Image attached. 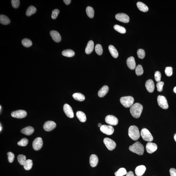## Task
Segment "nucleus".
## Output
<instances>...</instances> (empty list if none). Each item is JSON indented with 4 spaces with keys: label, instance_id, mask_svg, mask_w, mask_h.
Returning a JSON list of instances; mask_svg holds the SVG:
<instances>
[{
    "label": "nucleus",
    "instance_id": "nucleus-38",
    "mask_svg": "<svg viewBox=\"0 0 176 176\" xmlns=\"http://www.w3.org/2000/svg\"><path fill=\"white\" fill-rule=\"evenodd\" d=\"M95 50L98 55H102L103 53V49L102 45L100 44H97L95 46Z\"/></svg>",
    "mask_w": 176,
    "mask_h": 176
},
{
    "label": "nucleus",
    "instance_id": "nucleus-34",
    "mask_svg": "<svg viewBox=\"0 0 176 176\" xmlns=\"http://www.w3.org/2000/svg\"><path fill=\"white\" fill-rule=\"evenodd\" d=\"M114 29L117 31V32L122 34L126 33V30L124 27L122 26L118 25H115L114 27Z\"/></svg>",
    "mask_w": 176,
    "mask_h": 176
},
{
    "label": "nucleus",
    "instance_id": "nucleus-47",
    "mask_svg": "<svg viewBox=\"0 0 176 176\" xmlns=\"http://www.w3.org/2000/svg\"><path fill=\"white\" fill-rule=\"evenodd\" d=\"M170 176H176V169L174 168H171L169 169Z\"/></svg>",
    "mask_w": 176,
    "mask_h": 176
},
{
    "label": "nucleus",
    "instance_id": "nucleus-50",
    "mask_svg": "<svg viewBox=\"0 0 176 176\" xmlns=\"http://www.w3.org/2000/svg\"><path fill=\"white\" fill-rule=\"evenodd\" d=\"M173 92L176 94V86L173 89Z\"/></svg>",
    "mask_w": 176,
    "mask_h": 176
},
{
    "label": "nucleus",
    "instance_id": "nucleus-48",
    "mask_svg": "<svg viewBox=\"0 0 176 176\" xmlns=\"http://www.w3.org/2000/svg\"><path fill=\"white\" fill-rule=\"evenodd\" d=\"M126 176H134V174L132 171H130L127 172Z\"/></svg>",
    "mask_w": 176,
    "mask_h": 176
},
{
    "label": "nucleus",
    "instance_id": "nucleus-11",
    "mask_svg": "<svg viewBox=\"0 0 176 176\" xmlns=\"http://www.w3.org/2000/svg\"><path fill=\"white\" fill-rule=\"evenodd\" d=\"M27 115V112L23 110H18L13 112L11 113L12 117L17 118H24Z\"/></svg>",
    "mask_w": 176,
    "mask_h": 176
},
{
    "label": "nucleus",
    "instance_id": "nucleus-14",
    "mask_svg": "<svg viewBox=\"0 0 176 176\" xmlns=\"http://www.w3.org/2000/svg\"><path fill=\"white\" fill-rule=\"evenodd\" d=\"M63 110L67 117L70 118H73L74 116L73 111L70 105L65 104L63 106Z\"/></svg>",
    "mask_w": 176,
    "mask_h": 176
},
{
    "label": "nucleus",
    "instance_id": "nucleus-10",
    "mask_svg": "<svg viewBox=\"0 0 176 176\" xmlns=\"http://www.w3.org/2000/svg\"><path fill=\"white\" fill-rule=\"evenodd\" d=\"M105 121L106 123L112 126L117 125L118 122V119L113 115L107 116L105 118Z\"/></svg>",
    "mask_w": 176,
    "mask_h": 176
},
{
    "label": "nucleus",
    "instance_id": "nucleus-33",
    "mask_svg": "<svg viewBox=\"0 0 176 176\" xmlns=\"http://www.w3.org/2000/svg\"><path fill=\"white\" fill-rule=\"evenodd\" d=\"M127 171L126 169L124 168H121L118 169V171L115 172V174L116 176H123L126 174Z\"/></svg>",
    "mask_w": 176,
    "mask_h": 176
},
{
    "label": "nucleus",
    "instance_id": "nucleus-43",
    "mask_svg": "<svg viewBox=\"0 0 176 176\" xmlns=\"http://www.w3.org/2000/svg\"><path fill=\"white\" fill-rule=\"evenodd\" d=\"M164 85V82L162 81H159L156 83L157 91L158 92H161L163 90V87Z\"/></svg>",
    "mask_w": 176,
    "mask_h": 176
},
{
    "label": "nucleus",
    "instance_id": "nucleus-36",
    "mask_svg": "<svg viewBox=\"0 0 176 176\" xmlns=\"http://www.w3.org/2000/svg\"><path fill=\"white\" fill-rule=\"evenodd\" d=\"M135 72L137 76H140L143 74V70L142 65H139L136 67Z\"/></svg>",
    "mask_w": 176,
    "mask_h": 176
},
{
    "label": "nucleus",
    "instance_id": "nucleus-19",
    "mask_svg": "<svg viewBox=\"0 0 176 176\" xmlns=\"http://www.w3.org/2000/svg\"><path fill=\"white\" fill-rule=\"evenodd\" d=\"M99 159L98 156L95 154H92L90 157V164L91 167H95L98 165Z\"/></svg>",
    "mask_w": 176,
    "mask_h": 176
},
{
    "label": "nucleus",
    "instance_id": "nucleus-9",
    "mask_svg": "<svg viewBox=\"0 0 176 176\" xmlns=\"http://www.w3.org/2000/svg\"><path fill=\"white\" fill-rule=\"evenodd\" d=\"M43 145V141L42 138L38 137L35 139L32 143L33 147L36 151L40 150Z\"/></svg>",
    "mask_w": 176,
    "mask_h": 176
},
{
    "label": "nucleus",
    "instance_id": "nucleus-4",
    "mask_svg": "<svg viewBox=\"0 0 176 176\" xmlns=\"http://www.w3.org/2000/svg\"><path fill=\"white\" fill-rule=\"evenodd\" d=\"M121 103L126 108H129L133 105L134 99L130 96L123 97L120 99Z\"/></svg>",
    "mask_w": 176,
    "mask_h": 176
},
{
    "label": "nucleus",
    "instance_id": "nucleus-3",
    "mask_svg": "<svg viewBox=\"0 0 176 176\" xmlns=\"http://www.w3.org/2000/svg\"><path fill=\"white\" fill-rule=\"evenodd\" d=\"M128 134L130 138L134 141H137L140 137L138 128L135 126H131L130 127L128 130Z\"/></svg>",
    "mask_w": 176,
    "mask_h": 176
},
{
    "label": "nucleus",
    "instance_id": "nucleus-6",
    "mask_svg": "<svg viewBox=\"0 0 176 176\" xmlns=\"http://www.w3.org/2000/svg\"><path fill=\"white\" fill-rule=\"evenodd\" d=\"M158 105L161 108L164 109H167L169 107L168 102L166 98L163 96L159 95L157 98Z\"/></svg>",
    "mask_w": 176,
    "mask_h": 176
},
{
    "label": "nucleus",
    "instance_id": "nucleus-7",
    "mask_svg": "<svg viewBox=\"0 0 176 176\" xmlns=\"http://www.w3.org/2000/svg\"><path fill=\"white\" fill-rule=\"evenodd\" d=\"M104 142L108 149L109 150H113L116 147V143L113 140L109 138H105L104 140Z\"/></svg>",
    "mask_w": 176,
    "mask_h": 176
},
{
    "label": "nucleus",
    "instance_id": "nucleus-37",
    "mask_svg": "<svg viewBox=\"0 0 176 176\" xmlns=\"http://www.w3.org/2000/svg\"><path fill=\"white\" fill-rule=\"evenodd\" d=\"M17 160L20 164L22 165H24L26 160V156L23 155H19L17 156Z\"/></svg>",
    "mask_w": 176,
    "mask_h": 176
},
{
    "label": "nucleus",
    "instance_id": "nucleus-31",
    "mask_svg": "<svg viewBox=\"0 0 176 176\" xmlns=\"http://www.w3.org/2000/svg\"><path fill=\"white\" fill-rule=\"evenodd\" d=\"M24 168L26 170H29L31 169L33 166V162L31 159H28L26 160L24 165Z\"/></svg>",
    "mask_w": 176,
    "mask_h": 176
},
{
    "label": "nucleus",
    "instance_id": "nucleus-29",
    "mask_svg": "<svg viewBox=\"0 0 176 176\" xmlns=\"http://www.w3.org/2000/svg\"><path fill=\"white\" fill-rule=\"evenodd\" d=\"M37 9L35 7L33 6H29L27 10L26 15L27 16H29L35 13Z\"/></svg>",
    "mask_w": 176,
    "mask_h": 176
},
{
    "label": "nucleus",
    "instance_id": "nucleus-49",
    "mask_svg": "<svg viewBox=\"0 0 176 176\" xmlns=\"http://www.w3.org/2000/svg\"><path fill=\"white\" fill-rule=\"evenodd\" d=\"M63 2L66 5H68L71 3V0H64Z\"/></svg>",
    "mask_w": 176,
    "mask_h": 176
},
{
    "label": "nucleus",
    "instance_id": "nucleus-23",
    "mask_svg": "<svg viewBox=\"0 0 176 176\" xmlns=\"http://www.w3.org/2000/svg\"><path fill=\"white\" fill-rule=\"evenodd\" d=\"M109 87L107 85H104L103 86L99 91L98 93L99 96L100 97L102 98L104 97L108 92Z\"/></svg>",
    "mask_w": 176,
    "mask_h": 176
},
{
    "label": "nucleus",
    "instance_id": "nucleus-27",
    "mask_svg": "<svg viewBox=\"0 0 176 176\" xmlns=\"http://www.w3.org/2000/svg\"><path fill=\"white\" fill-rule=\"evenodd\" d=\"M0 23L2 24L7 25L10 23V20L8 17L5 15H1L0 16Z\"/></svg>",
    "mask_w": 176,
    "mask_h": 176
},
{
    "label": "nucleus",
    "instance_id": "nucleus-20",
    "mask_svg": "<svg viewBox=\"0 0 176 176\" xmlns=\"http://www.w3.org/2000/svg\"><path fill=\"white\" fill-rule=\"evenodd\" d=\"M146 168L144 165H140L137 166L135 169L136 174L138 176L143 175L146 170Z\"/></svg>",
    "mask_w": 176,
    "mask_h": 176
},
{
    "label": "nucleus",
    "instance_id": "nucleus-17",
    "mask_svg": "<svg viewBox=\"0 0 176 176\" xmlns=\"http://www.w3.org/2000/svg\"><path fill=\"white\" fill-rule=\"evenodd\" d=\"M50 34L52 39L55 42H58L61 41V36L57 31L55 30H52L50 32Z\"/></svg>",
    "mask_w": 176,
    "mask_h": 176
},
{
    "label": "nucleus",
    "instance_id": "nucleus-24",
    "mask_svg": "<svg viewBox=\"0 0 176 176\" xmlns=\"http://www.w3.org/2000/svg\"><path fill=\"white\" fill-rule=\"evenodd\" d=\"M108 48L110 52L113 57L115 58H117L118 56V53L115 47L112 45H110L109 46Z\"/></svg>",
    "mask_w": 176,
    "mask_h": 176
},
{
    "label": "nucleus",
    "instance_id": "nucleus-13",
    "mask_svg": "<svg viewBox=\"0 0 176 176\" xmlns=\"http://www.w3.org/2000/svg\"><path fill=\"white\" fill-rule=\"evenodd\" d=\"M56 126V124L54 122L49 121L44 123L43 125V129L46 131H50L54 130Z\"/></svg>",
    "mask_w": 176,
    "mask_h": 176
},
{
    "label": "nucleus",
    "instance_id": "nucleus-12",
    "mask_svg": "<svg viewBox=\"0 0 176 176\" xmlns=\"http://www.w3.org/2000/svg\"><path fill=\"white\" fill-rule=\"evenodd\" d=\"M116 19L121 22L128 23L130 21V18L126 14L124 13H119L117 14L115 16Z\"/></svg>",
    "mask_w": 176,
    "mask_h": 176
},
{
    "label": "nucleus",
    "instance_id": "nucleus-15",
    "mask_svg": "<svg viewBox=\"0 0 176 176\" xmlns=\"http://www.w3.org/2000/svg\"><path fill=\"white\" fill-rule=\"evenodd\" d=\"M157 146L156 143L149 142L146 144V148L147 152L149 154H152L156 151Z\"/></svg>",
    "mask_w": 176,
    "mask_h": 176
},
{
    "label": "nucleus",
    "instance_id": "nucleus-8",
    "mask_svg": "<svg viewBox=\"0 0 176 176\" xmlns=\"http://www.w3.org/2000/svg\"><path fill=\"white\" fill-rule=\"evenodd\" d=\"M100 130L103 133L108 135H110L113 133L114 129L111 126L103 125L100 128Z\"/></svg>",
    "mask_w": 176,
    "mask_h": 176
},
{
    "label": "nucleus",
    "instance_id": "nucleus-51",
    "mask_svg": "<svg viewBox=\"0 0 176 176\" xmlns=\"http://www.w3.org/2000/svg\"><path fill=\"white\" fill-rule=\"evenodd\" d=\"M102 126H103V125H102L101 123H99L98 124V126L99 127H100V128H101V127H102Z\"/></svg>",
    "mask_w": 176,
    "mask_h": 176
},
{
    "label": "nucleus",
    "instance_id": "nucleus-25",
    "mask_svg": "<svg viewBox=\"0 0 176 176\" xmlns=\"http://www.w3.org/2000/svg\"><path fill=\"white\" fill-rule=\"evenodd\" d=\"M76 115L79 120L81 122H85L86 120V116L85 114L83 112L80 111H78L76 113Z\"/></svg>",
    "mask_w": 176,
    "mask_h": 176
},
{
    "label": "nucleus",
    "instance_id": "nucleus-44",
    "mask_svg": "<svg viewBox=\"0 0 176 176\" xmlns=\"http://www.w3.org/2000/svg\"><path fill=\"white\" fill-rule=\"evenodd\" d=\"M161 76V74L159 71H156L155 72L154 77H155V80L157 82L160 81Z\"/></svg>",
    "mask_w": 176,
    "mask_h": 176
},
{
    "label": "nucleus",
    "instance_id": "nucleus-52",
    "mask_svg": "<svg viewBox=\"0 0 176 176\" xmlns=\"http://www.w3.org/2000/svg\"><path fill=\"white\" fill-rule=\"evenodd\" d=\"M174 138L175 141L176 142V133L174 134Z\"/></svg>",
    "mask_w": 176,
    "mask_h": 176
},
{
    "label": "nucleus",
    "instance_id": "nucleus-41",
    "mask_svg": "<svg viewBox=\"0 0 176 176\" xmlns=\"http://www.w3.org/2000/svg\"><path fill=\"white\" fill-rule=\"evenodd\" d=\"M165 73L168 76H170L172 74V68L171 67H166L165 70Z\"/></svg>",
    "mask_w": 176,
    "mask_h": 176
},
{
    "label": "nucleus",
    "instance_id": "nucleus-45",
    "mask_svg": "<svg viewBox=\"0 0 176 176\" xmlns=\"http://www.w3.org/2000/svg\"><path fill=\"white\" fill-rule=\"evenodd\" d=\"M12 5L14 8H18L20 5V1L19 0H12Z\"/></svg>",
    "mask_w": 176,
    "mask_h": 176
},
{
    "label": "nucleus",
    "instance_id": "nucleus-30",
    "mask_svg": "<svg viewBox=\"0 0 176 176\" xmlns=\"http://www.w3.org/2000/svg\"><path fill=\"white\" fill-rule=\"evenodd\" d=\"M62 54L64 56L68 57H72L74 56V52L72 50L68 49L65 50L62 52Z\"/></svg>",
    "mask_w": 176,
    "mask_h": 176
},
{
    "label": "nucleus",
    "instance_id": "nucleus-39",
    "mask_svg": "<svg viewBox=\"0 0 176 176\" xmlns=\"http://www.w3.org/2000/svg\"><path fill=\"white\" fill-rule=\"evenodd\" d=\"M137 54L138 57L140 59H143L145 57V51L143 49H139L137 51Z\"/></svg>",
    "mask_w": 176,
    "mask_h": 176
},
{
    "label": "nucleus",
    "instance_id": "nucleus-22",
    "mask_svg": "<svg viewBox=\"0 0 176 176\" xmlns=\"http://www.w3.org/2000/svg\"><path fill=\"white\" fill-rule=\"evenodd\" d=\"M94 43L93 41H90L87 43L85 49V53L86 54H91L94 49Z\"/></svg>",
    "mask_w": 176,
    "mask_h": 176
},
{
    "label": "nucleus",
    "instance_id": "nucleus-46",
    "mask_svg": "<svg viewBox=\"0 0 176 176\" xmlns=\"http://www.w3.org/2000/svg\"><path fill=\"white\" fill-rule=\"evenodd\" d=\"M59 11L58 9H55L54 10L52 11L51 17L52 19H55L57 18L59 14Z\"/></svg>",
    "mask_w": 176,
    "mask_h": 176
},
{
    "label": "nucleus",
    "instance_id": "nucleus-26",
    "mask_svg": "<svg viewBox=\"0 0 176 176\" xmlns=\"http://www.w3.org/2000/svg\"><path fill=\"white\" fill-rule=\"evenodd\" d=\"M137 6L138 8L141 11L145 12L148 10V7L142 2H138L137 3Z\"/></svg>",
    "mask_w": 176,
    "mask_h": 176
},
{
    "label": "nucleus",
    "instance_id": "nucleus-2",
    "mask_svg": "<svg viewBox=\"0 0 176 176\" xmlns=\"http://www.w3.org/2000/svg\"><path fill=\"white\" fill-rule=\"evenodd\" d=\"M129 150L132 152L139 155H143L144 151V147L139 142H137L130 146Z\"/></svg>",
    "mask_w": 176,
    "mask_h": 176
},
{
    "label": "nucleus",
    "instance_id": "nucleus-16",
    "mask_svg": "<svg viewBox=\"0 0 176 176\" xmlns=\"http://www.w3.org/2000/svg\"><path fill=\"white\" fill-rule=\"evenodd\" d=\"M145 87L148 91L150 93H152L155 89V84L154 81L151 79L148 80L145 84Z\"/></svg>",
    "mask_w": 176,
    "mask_h": 176
},
{
    "label": "nucleus",
    "instance_id": "nucleus-18",
    "mask_svg": "<svg viewBox=\"0 0 176 176\" xmlns=\"http://www.w3.org/2000/svg\"><path fill=\"white\" fill-rule=\"evenodd\" d=\"M127 64L128 67L131 70H134L136 67L135 60L133 56H131L127 59Z\"/></svg>",
    "mask_w": 176,
    "mask_h": 176
},
{
    "label": "nucleus",
    "instance_id": "nucleus-5",
    "mask_svg": "<svg viewBox=\"0 0 176 176\" xmlns=\"http://www.w3.org/2000/svg\"><path fill=\"white\" fill-rule=\"evenodd\" d=\"M141 137L144 141L151 142L153 141V138L149 130L147 129L144 128L142 129L141 132Z\"/></svg>",
    "mask_w": 176,
    "mask_h": 176
},
{
    "label": "nucleus",
    "instance_id": "nucleus-21",
    "mask_svg": "<svg viewBox=\"0 0 176 176\" xmlns=\"http://www.w3.org/2000/svg\"><path fill=\"white\" fill-rule=\"evenodd\" d=\"M34 130L32 127L28 126L22 129L21 130L22 133L27 135H30L34 132Z\"/></svg>",
    "mask_w": 176,
    "mask_h": 176
},
{
    "label": "nucleus",
    "instance_id": "nucleus-1",
    "mask_svg": "<svg viewBox=\"0 0 176 176\" xmlns=\"http://www.w3.org/2000/svg\"><path fill=\"white\" fill-rule=\"evenodd\" d=\"M143 110V106L138 103H135L130 107V113L133 117L138 118L140 117Z\"/></svg>",
    "mask_w": 176,
    "mask_h": 176
},
{
    "label": "nucleus",
    "instance_id": "nucleus-32",
    "mask_svg": "<svg viewBox=\"0 0 176 176\" xmlns=\"http://www.w3.org/2000/svg\"><path fill=\"white\" fill-rule=\"evenodd\" d=\"M86 13L87 15L90 18H93L94 16V11L93 8L88 6L86 8Z\"/></svg>",
    "mask_w": 176,
    "mask_h": 176
},
{
    "label": "nucleus",
    "instance_id": "nucleus-40",
    "mask_svg": "<svg viewBox=\"0 0 176 176\" xmlns=\"http://www.w3.org/2000/svg\"><path fill=\"white\" fill-rule=\"evenodd\" d=\"M28 140L26 138H24L19 141L17 143L18 145L22 146H25L28 144Z\"/></svg>",
    "mask_w": 176,
    "mask_h": 176
},
{
    "label": "nucleus",
    "instance_id": "nucleus-35",
    "mask_svg": "<svg viewBox=\"0 0 176 176\" xmlns=\"http://www.w3.org/2000/svg\"><path fill=\"white\" fill-rule=\"evenodd\" d=\"M22 45L26 47H29L32 45V41L29 39L27 38L24 39L22 41Z\"/></svg>",
    "mask_w": 176,
    "mask_h": 176
},
{
    "label": "nucleus",
    "instance_id": "nucleus-42",
    "mask_svg": "<svg viewBox=\"0 0 176 176\" xmlns=\"http://www.w3.org/2000/svg\"><path fill=\"white\" fill-rule=\"evenodd\" d=\"M8 161L10 163H12L15 159V155L12 152H9L7 153Z\"/></svg>",
    "mask_w": 176,
    "mask_h": 176
},
{
    "label": "nucleus",
    "instance_id": "nucleus-28",
    "mask_svg": "<svg viewBox=\"0 0 176 176\" xmlns=\"http://www.w3.org/2000/svg\"><path fill=\"white\" fill-rule=\"evenodd\" d=\"M73 97L76 100L82 102L84 100L85 97L81 93H76L72 95Z\"/></svg>",
    "mask_w": 176,
    "mask_h": 176
},
{
    "label": "nucleus",
    "instance_id": "nucleus-53",
    "mask_svg": "<svg viewBox=\"0 0 176 176\" xmlns=\"http://www.w3.org/2000/svg\"><path fill=\"white\" fill-rule=\"evenodd\" d=\"M2 126H1V129H0V131H1V130H2Z\"/></svg>",
    "mask_w": 176,
    "mask_h": 176
}]
</instances>
